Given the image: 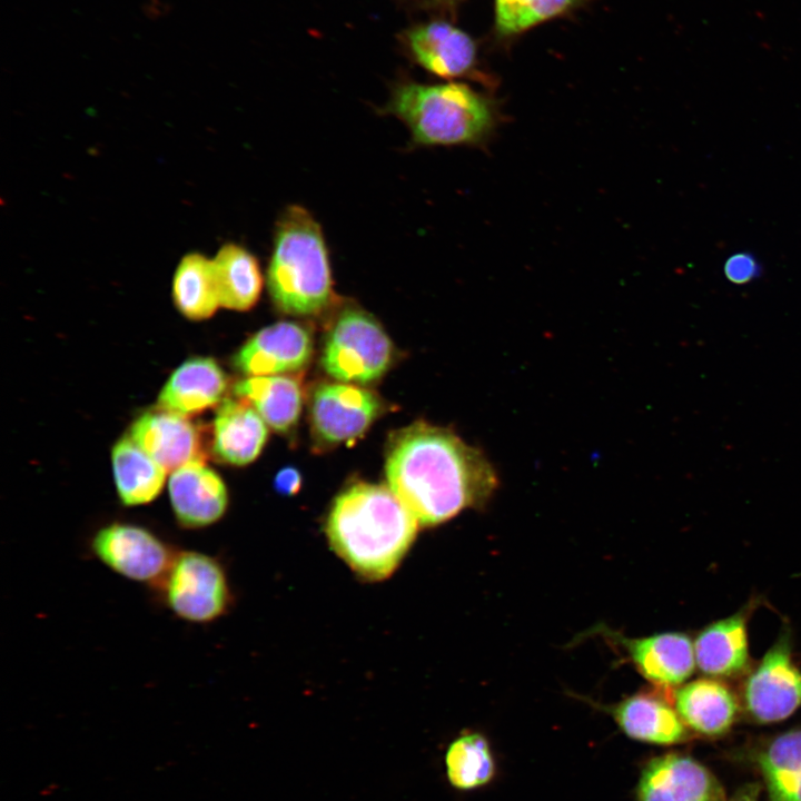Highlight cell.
<instances>
[{
  "mask_svg": "<svg viewBox=\"0 0 801 801\" xmlns=\"http://www.w3.org/2000/svg\"><path fill=\"white\" fill-rule=\"evenodd\" d=\"M388 487L419 525L441 524L487 503L498 486L495 469L448 429L416 423L390 438Z\"/></svg>",
  "mask_w": 801,
  "mask_h": 801,
  "instance_id": "6da1fadb",
  "label": "cell"
},
{
  "mask_svg": "<svg viewBox=\"0 0 801 801\" xmlns=\"http://www.w3.org/2000/svg\"><path fill=\"white\" fill-rule=\"evenodd\" d=\"M418 525L388 486L356 483L334 501L326 533L332 547L356 573L382 580L397 567Z\"/></svg>",
  "mask_w": 801,
  "mask_h": 801,
  "instance_id": "7a4b0ae2",
  "label": "cell"
},
{
  "mask_svg": "<svg viewBox=\"0 0 801 801\" xmlns=\"http://www.w3.org/2000/svg\"><path fill=\"white\" fill-rule=\"evenodd\" d=\"M327 246L313 215L298 205L279 216L267 268V287L275 306L289 315L323 312L333 298Z\"/></svg>",
  "mask_w": 801,
  "mask_h": 801,
  "instance_id": "3957f363",
  "label": "cell"
},
{
  "mask_svg": "<svg viewBox=\"0 0 801 801\" xmlns=\"http://www.w3.org/2000/svg\"><path fill=\"white\" fill-rule=\"evenodd\" d=\"M383 113L398 118L419 147L479 144L495 126L490 100L462 82L400 81Z\"/></svg>",
  "mask_w": 801,
  "mask_h": 801,
  "instance_id": "277c9868",
  "label": "cell"
},
{
  "mask_svg": "<svg viewBox=\"0 0 801 801\" xmlns=\"http://www.w3.org/2000/svg\"><path fill=\"white\" fill-rule=\"evenodd\" d=\"M151 590L160 605L189 624L214 623L231 604L230 586L221 562L197 550H178L167 572Z\"/></svg>",
  "mask_w": 801,
  "mask_h": 801,
  "instance_id": "5b68a950",
  "label": "cell"
},
{
  "mask_svg": "<svg viewBox=\"0 0 801 801\" xmlns=\"http://www.w3.org/2000/svg\"><path fill=\"white\" fill-rule=\"evenodd\" d=\"M393 358V344L367 312L348 306L335 319L326 338L322 366L337 380L368 384L382 377Z\"/></svg>",
  "mask_w": 801,
  "mask_h": 801,
  "instance_id": "8992f818",
  "label": "cell"
},
{
  "mask_svg": "<svg viewBox=\"0 0 801 801\" xmlns=\"http://www.w3.org/2000/svg\"><path fill=\"white\" fill-rule=\"evenodd\" d=\"M739 700L742 714L762 725L781 722L801 708V669L793 657L789 626H783L772 646L748 672Z\"/></svg>",
  "mask_w": 801,
  "mask_h": 801,
  "instance_id": "52a82bcc",
  "label": "cell"
},
{
  "mask_svg": "<svg viewBox=\"0 0 801 801\" xmlns=\"http://www.w3.org/2000/svg\"><path fill=\"white\" fill-rule=\"evenodd\" d=\"M88 550L111 572L150 589L165 575L178 551L149 527L121 521L98 527Z\"/></svg>",
  "mask_w": 801,
  "mask_h": 801,
  "instance_id": "ba28073f",
  "label": "cell"
},
{
  "mask_svg": "<svg viewBox=\"0 0 801 801\" xmlns=\"http://www.w3.org/2000/svg\"><path fill=\"white\" fill-rule=\"evenodd\" d=\"M636 801H726L719 779L703 763L681 752L651 759L642 769Z\"/></svg>",
  "mask_w": 801,
  "mask_h": 801,
  "instance_id": "9c48e42d",
  "label": "cell"
},
{
  "mask_svg": "<svg viewBox=\"0 0 801 801\" xmlns=\"http://www.w3.org/2000/svg\"><path fill=\"white\" fill-rule=\"evenodd\" d=\"M380 400L355 384L319 385L312 398V422L327 443H340L362 435L379 415Z\"/></svg>",
  "mask_w": 801,
  "mask_h": 801,
  "instance_id": "30bf717a",
  "label": "cell"
},
{
  "mask_svg": "<svg viewBox=\"0 0 801 801\" xmlns=\"http://www.w3.org/2000/svg\"><path fill=\"white\" fill-rule=\"evenodd\" d=\"M313 354V338L301 325L280 322L250 337L234 357L235 366L248 376H270L298 370Z\"/></svg>",
  "mask_w": 801,
  "mask_h": 801,
  "instance_id": "8fae6325",
  "label": "cell"
},
{
  "mask_svg": "<svg viewBox=\"0 0 801 801\" xmlns=\"http://www.w3.org/2000/svg\"><path fill=\"white\" fill-rule=\"evenodd\" d=\"M168 491L175 520L184 530L209 527L228 507L224 481L205 462H191L171 472Z\"/></svg>",
  "mask_w": 801,
  "mask_h": 801,
  "instance_id": "7c38bea8",
  "label": "cell"
},
{
  "mask_svg": "<svg viewBox=\"0 0 801 801\" xmlns=\"http://www.w3.org/2000/svg\"><path fill=\"white\" fill-rule=\"evenodd\" d=\"M129 436L167 473L206 458L197 425L187 416L160 407L139 416Z\"/></svg>",
  "mask_w": 801,
  "mask_h": 801,
  "instance_id": "4fadbf2b",
  "label": "cell"
},
{
  "mask_svg": "<svg viewBox=\"0 0 801 801\" xmlns=\"http://www.w3.org/2000/svg\"><path fill=\"white\" fill-rule=\"evenodd\" d=\"M403 42L417 65L441 78L466 76L476 65L475 42L447 21L433 20L414 26L405 31Z\"/></svg>",
  "mask_w": 801,
  "mask_h": 801,
  "instance_id": "5bb4252c",
  "label": "cell"
},
{
  "mask_svg": "<svg viewBox=\"0 0 801 801\" xmlns=\"http://www.w3.org/2000/svg\"><path fill=\"white\" fill-rule=\"evenodd\" d=\"M755 604L704 626L694 640L695 663L708 678L729 680L751 670L748 622Z\"/></svg>",
  "mask_w": 801,
  "mask_h": 801,
  "instance_id": "9a60e30c",
  "label": "cell"
},
{
  "mask_svg": "<svg viewBox=\"0 0 801 801\" xmlns=\"http://www.w3.org/2000/svg\"><path fill=\"white\" fill-rule=\"evenodd\" d=\"M673 691L659 689L627 696L606 708L620 729L631 739L674 745L686 742L691 731L682 721L670 698Z\"/></svg>",
  "mask_w": 801,
  "mask_h": 801,
  "instance_id": "2e32d148",
  "label": "cell"
},
{
  "mask_svg": "<svg viewBox=\"0 0 801 801\" xmlns=\"http://www.w3.org/2000/svg\"><path fill=\"white\" fill-rule=\"evenodd\" d=\"M617 641L639 673L654 686L671 691L684 683L696 663L694 644L682 632H665L639 639L619 635Z\"/></svg>",
  "mask_w": 801,
  "mask_h": 801,
  "instance_id": "e0dca14e",
  "label": "cell"
},
{
  "mask_svg": "<svg viewBox=\"0 0 801 801\" xmlns=\"http://www.w3.org/2000/svg\"><path fill=\"white\" fill-rule=\"evenodd\" d=\"M673 704L688 729L703 738L729 733L742 713L739 696L719 679L702 678L679 686Z\"/></svg>",
  "mask_w": 801,
  "mask_h": 801,
  "instance_id": "ac0fdd59",
  "label": "cell"
},
{
  "mask_svg": "<svg viewBox=\"0 0 801 801\" xmlns=\"http://www.w3.org/2000/svg\"><path fill=\"white\" fill-rule=\"evenodd\" d=\"M749 756L768 801H801V724L758 740Z\"/></svg>",
  "mask_w": 801,
  "mask_h": 801,
  "instance_id": "d6986e66",
  "label": "cell"
},
{
  "mask_svg": "<svg viewBox=\"0 0 801 801\" xmlns=\"http://www.w3.org/2000/svg\"><path fill=\"white\" fill-rule=\"evenodd\" d=\"M268 435L266 422L243 397L225 399L212 426V451L222 462L243 466L260 454Z\"/></svg>",
  "mask_w": 801,
  "mask_h": 801,
  "instance_id": "ffe728a7",
  "label": "cell"
},
{
  "mask_svg": "<svg viewBox=\"0 0 801 801\" xmlns=\"http://www.w3.org/2000/svg\"><path fill=\"white\" fill-rule=\"evenodd\" d=\"M227 388V378L210 357H192L182 363L160 390L158 406L184 416L217 405Z\"/></svg>",
  "mask_w": 801,
  "mask_h": 801,
  "instance_id": "44dd1931",
  "label": "cell"
},
{
  "mask_svg": "<svg viewBox=\"0 0 801 801\" xmlns=\"http://www.w3.org/2000/svg\"><path fill=\"white\" fill-rule=\"evenodd\" d=\"M111 462L117 494L122 505H146L158 497L167 471L129 435L115 444Z\"/></svg>",
  "mask_w": 801,
  "mask_h": 801,
  "instance_id": "7402d4cb",
  "label": "cell"
},
{
  "mask_svg": "<svg viewBox=\"0 0 801 801\" xmlns=\"http://www.w3.org/2000/svg\"><path fill=\"white\" fill-rule=\"evenodd\" d=\"M235 394L246 398L263 419L278 432L296 425L303 403L299 383L288 376H249L238 382Z\"/></svg>",
  "mask_w": 801,
  "mask_h": 801,
  "instance_id": "603a6c76",
  "label": "cell"
},
{
  "mask_svg": "<svg viewBox=\"0 0 801 801\" xmlns=\"http://www.w3.org/2000/svg\"><path fill=\"white\" fill-rule=\"evenodd\" d=\"M211 261L220 306L239 312L250 309L263 287L256 257L239 245L226 244Z\"/></svg>",
  "mask_w": 801,
  "mask_h": 801,
  "instance_id": "cb8c5ba5",
  "label": "cell"
},
{
  "mask_svg": "<svg viewBox=\"0 0 801 801\" xmlns=\"http://www.w3.org/2000/svg\"><path fill=\"white\" fill-rule=\"evenodd\" d=\"M172 297L188 319L211 317L220 306L212 261L198 253L186 255L174 275Z\"/></svg>",
  "mask_w": 801,
  "mask_h": 801,
  "instance_id": "d4e9b609",
  "label": "cell"
},
{
  "mask_svg": "<svg viewBox=\"0 0 801 801\" xmlns=\"http://www.w3.org/2000/svg\"><path fill=\"white\" fill-rule=\"evenodd\" d=\"M446 775L457 790L481 788L495 775V760L485 736L479 733L462 734L448 746L445 754Z\"/></svg>",
  "mask_w": 801,
  "mask_h": 801,
  "instance_id": "484cf974",
  "label": "cell"
},
{
  "mask_svg": "<svg viewBox=\"0 0 801 801\" xmlns=\"http://www.w3.org/2000/svg\"><path fill=\"white\" fill-rule=\"evenodd\" d=\"M578 0H495V24L502 36L521 33L562 16Z\"/></svg>",
  "mask_w": 801,
  "mask_h": 801,
  "instance_id": "4316f807",
  "label": "cell"
},
{
  "mask_svg": "<svg viewBox=\"0 0 801 801\" xmlns=\"http://www.w3.org/2000/svg\"><path fill=\"white\" fill-rule=\"evenodd\" d=\"M723 274L731 284L745 285L761 276L762 266L752 253L742 250L728 257Z\"/></svg>",
  "mask_w": 801,
  "mask_h": 801,
  "instance_id": "83f0119b",
  "label": "cell"
},
{
  "mask_svg": "<svg viewBox=\"0 0 801 801\" xmlns=\"http://www.w3.org/2000/svg\"><path fill=\"white\" fill-rule=\"evenodd\" d=\"M301 484V476L294 467H285L276 474L275 488L283 495L295 494Z\"/></svg>",
  "mask_w": 801,
  "mask_h": 801,
  "instance_id": "f1b7e54d",
  "label": "cell"
},
{
  "mask_svg": "<svg viewBox=\"0 0 801 801\" xmlns=\"http://www.w3.org/2000/svg\"><path fill=\"white\" fill-rule=\"evenodd\" d=\"M169 11L170 4L162 2L161 0H147L142 4V12L150 19H157L166 16Z\"/></svg>",
  "mask_w": 801,
  "mask_h": 801,
  "instance_id": "f546056e",
  "label": "cell"
},
{
  "mask_svg": "<svg viewBox=\"0 0 801 801\" xmlns=\"http://www.w3.org/2000/svg\"><path fill=\"white\" fill-rule=\"evenodd\" d=\"M761 787L755 783L745 784L728 801H759Z\"/></svg>",
  "mask_w": 801,
  "mask_h": 801,
  "instance_id": "4dcf8cb0",
  "label": "cell"
},
{
  "mask_svg": "<svg viewBox=\"0 0 801 801\" xmlns=\"http://www.w3.org/2000/svg\"><path fill=\"white\" fill-rule=\"evenodd\" d=\"M457 1H459V0H433V2H434L435 4L444 6V7H445V6H453V4L456 3Z\"/></svg>",
  "mask_w": 801,
  "mask_h": 801,
  "instance_id": "1f68e13d",
  "label": "cell"
}]
</instances>
